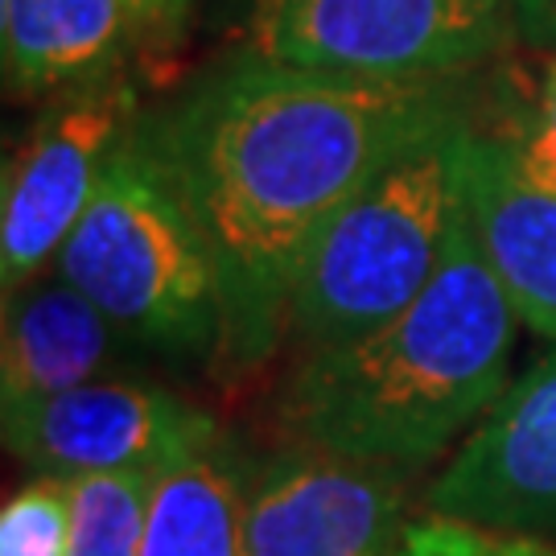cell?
<instances>
[{
	"label": "cell",
	"instance_id": "obj_1",
	"mask_svg": "<svg viewBox=\"0 0 556 556\" xmlns=\"http://www.w3.org/2000/svg\"><path fill=\"white\" fill-rule=\"evenodd\" d=\"M454 119L445 79H355L256 50L140 116L215 260L227 367L252 371L285 342L301 260L338 206Z\"/></svg>",
	"mask_w": 556,
	"mask_h": 556
},
{
	"label": "cell",
	"instance_id": "obj_2",
	"mask_svg": "<svg viewBox=\"0 0 556 556\" xmlns=\"http://www.w3.org/2000/svg\"><path fill=\"white\" fill-rule=\"evenodd\" d=\"M519 326L462 215L438 277L408 309L298 358L273 408L280 433L289 445L417 475L507 392Z\"/></svg>",
	"mask_w": 556,
	"mask_h": 556
},
{
	"label": "cell",
	"instance_id": "obj_3",
	"mask_svg": "<svg viewBox=\"0 0 556 556\" xmlns=\"http://www.w3.org/2000/svg\"><path fill=\"white\" fill-rule=\"evenodd\" d=\"M417 140L338 206L301 260L285 342L301 355L379 330L429 289L462 219V132Z\"/></svg>",
	"mask_w": 556,
	"mask_h": 556
},
{
	"label": "cell",
	"instance_id": "obj_4",
	"mask_svg": "<svg viewBox=\"0 0 556 556\" xmlns=\"http://www.w3.org/2000/svg\"><path fill=\"white\" fill-rule=\"evenodd\" d=\"M54 273L140 351L174 363H223L215 260L140 132L119 144Z\"/></svg>",
	"mask_w": 556,
	"mask_h": 556
},
{
	"label": "cell",
	"instance_id": "obj_5",
	"mask_svg": "<svg viewBox=\"0 0 556 556\" xmlns=\"http://www.w3.org/2000/svg\"><path fill=\"white\" fill-rule=\"evenodd\" d=\"M511 34V0H256L248 50L355 79H450Z\"/></svg>",
	"mask_w": 556,
	"mask_h": 556
},
{
	"label": "cell",
	"instance_id": "obj_6",
	"mask_svg": "<svg viewBox=\"0 0 556 556\" xmlns=\"http://www.w3.org/2000/svg\"><path fill=\"white\" fill-rule=\"evenodd\" d=\"M137 87L108 75L54 96L4 165L0 194V280L4 298L54 268L62 243L100 190L119 144L140 124Z\"/></svg>",
	"mask_w": 556,
	"mask_h": 556
},
{
	"label": "cell",
	"instance_id": "obj_7",
	"mask_svg": "<svg viewBox=\"0 0 556 556\" xmlns=\"http://www.w3.org/2000/svg\"><path fill=\"white\" fill-rule=\"evenodd\" d=\"M408 478L289 445L248 466L243 556H392L413 523Z\"/></svg>",
	"mask_w": 556,
	"mask_h": 556
},
{
	"label": "cell",
	"instance_id": "obj_8",
	"mask_svg": "<svg viewBox=\"0 0 556 556\" xmlns=\"http://www.w3.org/2000/svg\"><path fill=\"white\" fill-rule=\"evenodd\" d=\"M223 433L206 408L161 383L108 376L4 408V445L29 475L87 478L149 470Z\"/></svg>",
	"mask_w": 556,
	"mask_h": 556
},
{
	"label": "cell",
	"instance_id": "obj_9",
	"mask_svg": "<svg viewBox=\"0 0 556 556\" xmlns=\"http://www.w3.org/2000/svg\"><path fill=\"white\" fill-rule=\"evenodd\" d=\"M425 507L556 548V346L507 383L433 478Z\"/></svg>",
	"mask_w": 556,
	"mask_h": 556
},
{
	"label": "cell",
	"instance_id": "obj_10",
	"mask_svg": "<svg viewBox=\"0 0 556 556\" xmlns=\"http://www.w3.org/2000/svg\"><path fill=\"white\" fill-rule=\"evenodd\" d=\"M462 215L516 318L556 346V181L511 137L466 124Z\"/></svg>",
	"mask_w": 556,
	"mask_h": 556
},
{
	"label": "cell",
	"instance_id": "obj_11",
	"mask_svg": "<svg viewBox=\"0 0 556 556\" xmlns=\"http://www.w3.org/2000/svg\"><path fill=\"white\" fill-rule=\"evenodd\" d=\"M132 342L54 268L4 298L0 404L21 408L91 379L119 376Z\"/></svg>",
	"mask_w": 556,
	"mask_h": 556
},
{
	"label": "cell",
	"instance_id": "obj_12",
	"mask_svg": "<svg viewBox=\"0 0 556 556\" xmlns=\"http://www.w3.org/2000/svg\"><path fill=\"white\" fill-rule=\"evenodd\" d=\"M140 34L128 0H0L4 75L17 96H62L116 75Z\"/></svg>",
	"mask_w": 556,
	"mask_h": 556
},
{
	"label": "cell",
	"instance_id": "obj_13",
	"mask_svg": "<svg viewBox=\"0 0 556 556\" xmlns=\"http://www.w3.org/2000/svg\"><path fill=\"white\" fill-rule=\"evenodd\" d=\"M248 462L215 433L153 475L140 556H243Z\"/></svg>",
	"mask_w": 556,
	"mask_h": 556
},
{
	"label": "cell",
	"instance_id": "obj_14",
	"mask_svg": "<svg viewBox=\"0 0 556 556\" xmlns=\"http://www.w3.org/2000/svg\"><path fill=\"white\" fill-rule=\"evenodd\" d=\"M149 470L71 478V553L66 556H140L149 516Z\"/></svg>",
	"mask_w": 556,
	"mask_h": 556
},
{
	"label": "cell",
	"instance_id": "obj_15",
	"mask_svg": "<svg viewBox=\"0 0 556 556\" xmlns=\"http://www.w3.org/2000/svg\"><path fill=\"white\" fill-rule=\"evenodd\" d=\"M71 553V482H25L0 511V556H66Z\"/></svg>",
	"mask_w": 556,
	"mask_h": 556
},
{
	"label": "cell",
	"instance_id": "obj_16",
	"mask_svg": "<svg viewBox=\"0 0 556 556\" xmlns=\"http://www.w3.org/2000/svg\"><path fill=\"white\" fill-rule=\"evenodd\" d=\"M392 556H556L553 544L482 528L454 516H420L404 528Z\"/></svg>",
	"mask_w": 556,
	"mask_h": 556
},
{
	"label": "cell",
	"instance_id": "obj_17",
	"mask_svg": "<svg viewBox=\"0 0 556 556\" xmlns=\"http://www.w3.org/2000/svg\"><path fill=\"white\" fill-rule=\"evenodd\" d=\"M523 149V157L536 165L544 178L556 181V59L544 66V79H540L536 112L528 116L523 132L511 137Z\"/></svg>",
	"mask_w": 556,
	"mask_h": 556
},
{
	"label": "cell",
	"instance_id": "obj_18",
	"mask_svg": "<svg viewBox=\"0 0 556 556\" xmlns=\"http://www.w3.org/2000/svg\"><path fill=\"white\" fill-rule=\"evenodd\" d=\"M128 9L137 13L144 34H161V29H174L186 17L190 0H128Z\"/></svg>",
	"mask_w": 556,
	"mask_h": 556
}]
</instances>
